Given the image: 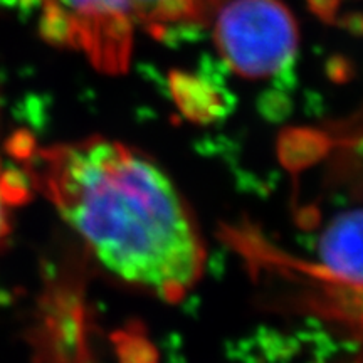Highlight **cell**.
I'll return each instance as SVG.
<instances>
[{"mask_svg":"<svg viewBox=\"0 0 363 363\" xmlns=\"http://www.w3.org/2000/svg\"><path fill=\"white\" fill-rule=\"evenodd\" d=\"M35 184L91 256L118 279L180 301L202 278L206 246L174 180L103 136L39 150Z\"/></svg>","mask_w":363,"mask_h":363,"instance_id":"1","label":"cell"},{"mask_svg":"<svg viewBox=\"0 0 363 363\" xmlns=\"http://www.w3.org/2000/svg\"><path fill=\"white\" fill-rule=\"evenodd\" d=\"M308 6H310V11L326 24H335L340 0H308Z\"/></svg>","mask_w":363,"mask_h":363,"instance_id":"10","label":"cell"},{"mask_svg":"<svg viewBox=\"0 0 363 363\" xmlns=\"http://www.w3.org/2000/svg\"><path fill=\"white\" fill-rule=\"evenodd\" d=\"M342 27H345L347 30H350L352 34L360 35L362 34V27H363L362 16H360V13H350V16H345L343 21H342Z\"/></svg>","mask_w":363,"mask_h":363,"instance_id":"11","label":"cell"},{"mask_svg":"<svg viewBox=\"0 0 363 363\" xmlns=\"http://www.w3.org/2000/svg\"><path fill=\"white\" fill-rule=\"evenodd\" d=\"M116 350L120 363H152L148 362V345L142 337L135 333L120 335L116 338ZM81 363H86L81 360Z\"/></svg>","mask_w":363,"mask_h":363,"instance_id":"8","label":"cell"},{"mask_svg":"<svg viewBox=\"0 0 363 363\" xmlns=\"http://www.w3.org/2000/svg\"><path fill=\"white\" fill-rule=\"evenodd\" d=\"M76 19H91L101 16H131V0H57ZM43 0H0V6L16 9L19 12H33ZM135 21V19H133Z\"/></svg>","mask_w":363,"mask_h":363,"instance_id":"6","label":"cell"},{"mask_svg":"<svg viewBox=\"0 0 363 363\" xmlns=\"http://www.w3.org/2000/svg\"><path fill=\"white\" fill-rule=\"evenodd\" d=\"M19 194H24V190L13 182L12 174L4 170L0 162V242L11 233V208L19 201Z\"/></svg>","mask_w":363,"mask_h":363,"instance_id":"7","label":"cell"},{"mask_svg":"<svg viewBox=\"0 0 363 363\" xmlns=\"http://www.w3.org/2000/svg\"><path fill=\"white\" fill-rule=\"evenodd\" d=\"M326 74L335 83H345L353 76V66L347 57L337 54L326 61Z\"/></svg>","mask_w":363,"mask_h":363,"instance_id":"9","label":"cell"},{"mask_svg":"<svg viewBox=\"0 0 363 363\" xmlns=\"http://www.w3.org/2000/svg\"><path fill=\"white\" fill-rule=\"evenodd\" d=\"M222 61L247 79L276 78L279 88L294 84L298 26L278 0H233L220 9L214 27Z\"/></svg>","mask_w":363,"mask_h":363,"instance_id":"2","label":"cell"},{"mask_svg":"<svg viewBox=\"0 0 363 363\" xmlns=\"http://www.w3.org/2000/svg\"><path fill=\"white\" fill-rule=\"evenodd\" d=\"M39 7L40 38L57 48L79 49V29L76 17L57 0H43Z\"/></svg>","mask_w":363,"mask_h":363,"instance_id":"5","label":"cell"},{"mask_svg":"<svg viewBox=\"0 0 363 363\" xmlns=\"http://www.w3.org/2000/svg\"><path fill=\"white\" fill-rule=\"evenodd\" d=\"M224 67L219 61L203 57L197 74L170 71L169 88L177 106L194 121H214L229 110V91L222 86Z\"/></svg>","mask_w":363,"mask_h":363,"instance_id":"3","label":"cell"},{"mask_svg":"<svg viewBox=\"0 0 363 363\" xmlns=\"http://www.w3.org/2000/svg\"><path fill=\"white\" fill-rule=\"evenodd\" d=\"M360 212H347L333 220L321 240V269L335 284L360 289Z\"/></svg>","mask_w":363,"mask_h":363,"instance_id":"4","label":"cell"}]
</instances>
